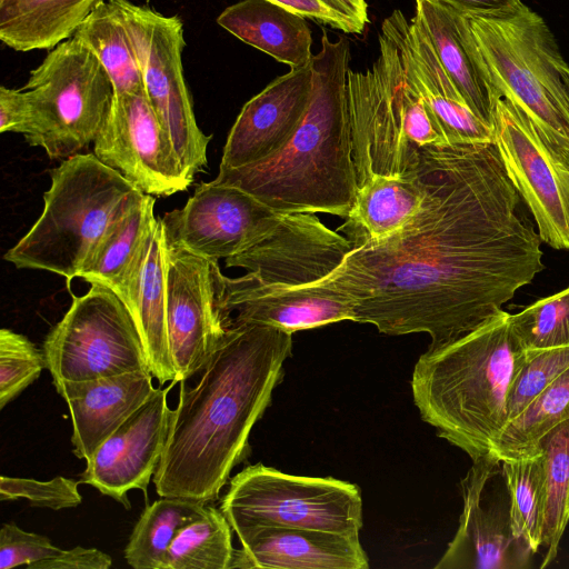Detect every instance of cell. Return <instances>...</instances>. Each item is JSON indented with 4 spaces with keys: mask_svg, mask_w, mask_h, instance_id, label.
I'll use <instances>...</instances> for the list:
<instances>
[{
    "mask_svg": "<svg viewBox=\"0 0 569 569\" xmlns=\"http://www.w3.org/2000/svg\"><path fill=\"white\" fill-rule=\"evenodd\" d=\"M31 111L23 89L0 88V131L29 133Z\"/></svg>",
    "mask_w": 569,
    "mask_h": 569,
    "instance_id": "42",
    "label": "cell"
},
{
    "mask_svg": "<svg viewBox=\"0 0 569 569\" xmlns=\"http://www.w3.org/2000/svg\"><path fill=\"white\" fill-rule=\"evenodd\" d=\"M312 60L272 80L241 109L219 169L247 166L278 152L296 131L312 94Z\"/></svg>",
    "mask_w": 569,
    "mask_h": 569,
    "instance_id": "19",
    "label": "cell"
},
{
    "mask_svg": "<svg viewBox=\"0 0 569 569\" xmlns=\"http://www.w3.org/2000/svg\"><path fill=\"white\" fill-rule=\"evenodd\" d=\"M42 351L52 383L150 372L128 308L101 284L73 296L68 311L44 338Z\"/></svg>",
    "mask_w": 569,
    "mask_h": 569,
    "instance_id": "9",
    "label": "cell"
},
{
    "mask_svg": "<svg viewBox=\"0 0 569 569\" xmlns=\"http://www.w3.org/2000/svg\"><path fill=\"white\" fill-rule=\"evenodd\" d=\"M167 242L160 218L118 293L139 331L150 372L162 386L176 380L167 328ZM176 382V381H174Z\"/></svg>",
    "mask_w": 569,
    "mask_h": 569,
    "instance_id": "23",
    "label": "cell"
},
{
    "mask_svg": "<svg viewBox=\"0 0 569 569\" xmlns=\"http://www.w3.org/2000/svg\"><path fill=\"white\" fill-rule=\"evenodd\" d=\"M292 333L229 322L196 386L179 381L177 407L152 477L159 497L211 502L249 453V436L271 403Z\"/></svg>",
    "mask_w": 569,
    "mask_h": 569,
    "instance_id": "2",
    "label": "cell"
},
{
    "mask_svg": "<svg viewBox=\"0 0 569 569\" xmlns=\"http://www.w3.org/2000/svg\"><path fill=\"white\" fill-rule=\"evenodd\" d=\"M510 495L515 533L536 553L541 546L546 506L545 458L539 453L501 460Z\"/></svg>",
    "mask_w": 569,
    "mask_h": 569,
    "instance_id": "35",
    "label": "cell"
},
{
    "mask_svg": "<svg viewBox=\"0 0 569 569\" xmlns=\"http://www.w3.org/2000/svg\"><path fill=\"white\" fill-rule=\"evenodd\" d=\"M491 124L507 174L531 211L541 241L569 249V170L543 143L526 111L495 89Z\"/></svg>",
    "mask_w": 569,
    "mask_h": 569,
    "instance_id": "11",
    "label": "cell"
},
{
    "mask_svg": "<svg viewBox=\"0 0 569 569\" xmlns=\"http://www.w3.org/2000/svg\"><path fill=\"white\" fill-rule=\"evenodd\" d=\"M60 550L48 537L26 531L14 523H3L0 529V569L29 566Z\"/></svg>",
    "mask_w": 569,
    "mask_h": 569,
    "instance_id": "40",
    "label": "cell"
},
{
    "mask_svg": "<svg viewBox=\"0 0 569 569\" xmlns=\"http://www.w3.org/2000/svg\"><path fill=\"white\" fill-rule=\"evenodd\" d=\"M217 23L291 69L312 60V37L306 18L272 1H239L226 8Z\"/></svg>",
    "mask_w": 569,
    "mask_h": 569,
    "instance_id": "25",
    "label": "cell"
},
{
    "mask_svg": "<svg viewBox=\"0 0 569 569\" xmlns=\"http://www.w3.org/2000/svg\"><path fill=\"white\" fill-rule=\"evenodd\" d=\"M133 48L144 93L186 170L207 166L211 136L199 128L182 68L183 24L148 6L110 0Z\"/></svg>",
    "mask_w": 569,
    "mask_h": 569,
    "instance_id": "10",
    "label": "cell"
},
{
    "mask_svg": "<svg viewBox=\"0 0 569 569\" xmlns=\"http://www.w3.org/2000/svg\"><path fill=\"white\" fill-rule=\"evenodd\" d=\"M511 315L499 311L446 345L428 348L410 380L421 419L471 460L490 452L508 423V398L527 361Z\"/></svg>",
    "mask_w": 569,
    "mask_h": 569,
    "instance_id": "4",
    "label": "cell"
},
{
    "mask_svg": "<svg viewBox=\"0 0 569 569\" xmlns=\"http://www.w3.org/2000/svg\"><path fill=\"white\" fill-rule=\"evenodd\" d=\"M492 88L526 113L569 137L565 59L545 19L522 3L502 16L466 14Z\"/></svg>",
    "mask_w": 569,
    "mask_h": 569,
    "instance_id": "6",
    "label": "cell"
},
{
    "mask_svg": "<svg viewBox=\"0 0 569 569\" xmlns=\"http://www.w3.org/2000/svg\"><path fill=\"white\" fill-rule=\"evenodd\" d=\"M153 196L143 194L106 231L79 277L118 293L139 261L158 219Z\"/></svg>",
    "mask_w": 569,
    "mask_h": 569,
    "instance_id": "29",
    "label": "cell"
},
{
    "mask_svg": "<svg viewBox=\"0 0 569 569\" xmlns=\"http://www.w3.org/2000/svg\"><path fill=\"white\" fill-rule=\"evenodd\" d=\"M80 482L62 476L48 481L1 476L0 500L27 499L32 507L52 510L73 508L82 501L78 490Z\"/></svg>",
    "mask_w": 569,
    "mask_h": 569,
    "instance_id": "39",
    "label": "cell"
},
{
    "mask_svg": "<svg viewBox=\"0 0 569 569\" xmlns=\"http://www.w3.org/2000/svg\"><path fill=\"white\" fill-rule=\"evenodd\" d=\"M380 54L376 60L403 146L418 164L421 151L450 143L431 107L406 73L396 44L379 34Z\"/></svg>",
    "mask_w": 569,
    "mask_h": 569,
    "instance_id": "28",
    "label": "cell"
},
{
    "mask_svg": "<svg viewBox=\"0 0 569 569\" xmlns=\"http://www.w3.org/2000/svg\"><path fill=\"white\" fill-rule=\"evenodd\" d=\"M22 89L31 111L24 139L52 160H66L94 142L114 97L102 64L73 36L52 48Z\"/></svg>",
    "mask_w": 569,
    "mask_h": 569,
    "instance_id": "7",
    "label": "cell"
},
{
    "mask_svg": "<svg viewBox=\"0 0 569 569\" xmlns=\"http://www.w3.org/2000/svg\"><path fill=\"white\" fill-rule=\"evenodd\" d=\"M106 0H0V39L17 51L54 48Z\"/></svg>",
    "mask_w": 569,
    "mask_h": 569,
    "instance_id": "27",
    "label": "cell"
},
{
    "mask_svg": "<svg viewBox=\"0 0 569 569\" xmlns=\"http://www.w3.org/2000/svg\"><path fill=\"white\" fill-rule=\"evenodd\" d=\"M460 487L463 505L459 526L435 568H528L535 552L513 531L501 460L490 452L472 460Z\"/></svg>",
    "mask_w": 569,
    "mask_h": 569,
    "instance_id": "12",
    "label": "cell"
},
{
    "mask_svg": "<svg viewBox=\"0 0 569 569\" xmlns=\"http://www.w3.org/2000/svg\"><path fill=\"white\" fill-rule=\"evenodd\" d=\"M176 383L172 381V385ZM167 388H156L150 398L124 420L87 460L81 482L98 489L130 509L128 492L144 493L153 477L169 432Z\"/></svg>",
    "mask_w": 569,
    "mask_h": 569,
    "instance_id": "17",
    "label": "cell"
},
{
    "mask_svg": "<svg viewBox=\"0 0 569 569\" xmlns=\"http://www.w3.org/2000/svg\"><path fill=\"white\" fill-rule=\"evenodd\" d=\"M425 189L417 169L409 174H375L358 187L352 207L338 232L352 242L379 241L406 226L420 210Z\"/></svg>",
    "mask_w": 569,
    "mask_h": 569,
    "instance_id": "26",
    "label": "cell"
},
{
    "mask_svg": "<svg viewBox=\"0 0 569 569\" xmlns=\"http://www.w3.org/2000/svg\"><path fill=\"white\" fill-rule=\"evenodd\" d=\"M350 42L329 39L312 57V94L302 120L274 154L219 169L214 181L238 187L278 212L346 218L358 190L348 104Z\"/></svg>",
    "mask_w": 569,
    "mask_h": 569,
    "instance_id": "3",
    "label": "cell"
},
{
    "mask_svg": "<svg viewBox=\"0 0 569 569\" xmlns=\"http://www.w3.org/2000/svg\"><path fill=\"white\" fill-rule=\"evenodd\" d=\"M307 19L328 24L345 33L362 31L350 20L329 9L322 0H269Z\"/></svg>",
    "mask_w": 569,
    "mask_h": 569,
    "instance_id": "43",
    "label": "cell"
},
{
    "mask_svg": "<svg viewBox=\"0 0 569 569\" xmlns=\"http://www.w3.org/2000/svg\"><path fill=\"white\" fill-rule=\"evenodd\" d=\"M527 350V349H526ZM569 368V346L527 350L508 398V422Z\"/></svg>",
    "mask_w": 569,
    "mask_h": 569,
    "instance_id": "38",
    "label": "cell"
},
{
    "mask_svg": "<svg viewBox=\"0 0 569 569\" xmlns=\"http://www.w3.org/2000/svg\"><path fill=\"white\" fill-rule=\"evenodd\" d=\"M416 169L425 189L417 214L355 246L318 284L353 302L355 322L425 332L436 348L501 311L545 269L543 252L495 142L426 148Z\"/></svg>",
    "mask_w": 569,
    "mask_h": 569,
    "instance_id": "1",
    "label": "cell"
},
{
    "mask_svg": "<svg viewBox=\"0 0 569 569\" xmlns=\"http://www.w3.org/2000/svg\"><path fill=\"white\" fill-rule=\"evenodd\" d=\"M353 249L312 212H278L270 228L226 267L253 273L266 283L312 286L328 278Z\"/></svg>",
    "mask_w": 569,
    "mask_h": 569,
    "instance_id": "16",
    "label": "cell"
},
{
    "mask_svg": "<svg viewBox=\"0 0 569 569\" xmlns=\"http://www.w3.org/2000/svg\"><path fill=\"white\" fill-rule=\"evenodd\" d=\"M232 531L220 509L206 506L173 539L167 569H230L236 551Z\"/></svg>",
    "mask_w": 569,
    "mask_h": 569,
    "instance_id": "34",
    "label": "cell"
},
{
    "mask_svg": "<svg viewBox=\"0 0 569 569\" xmlns=\"http://www.w3.org/2000/svg\"><path fill=\"white\" fill-rule=\"evenodd\" d=\"M510 319L527 350L569 346V287L533 302Z\"/></svg>",
    "mask_w": 569,
    "mask_h": 569,
    "instance_id": "36",
    "label": "cell"
},
{
    "mask_svg": "<svg viewBox=\"0 0 569 569\" xmlns=\"http://www.w3.org/2000/svg\"><path fill=\"white\" fill-rule=\"evenodd\" d=\"M93 153L146 194L168 197L193 182L144 90L114 94L93 142Z\"/></svg>",
    "mask_w": 569,
    "mask_h": 569,
    "instance_id": "13",
    "label": "cell"
},
{
    "mask_svg": "<svg viewBox=\"0 0 569 569\" xmlns=\"http://www.w3.org/2000/svg\"><path fill=\"white\" fill-rule=\"evenodd\" d=\"M111 557L96 548L74 547L27 566L28 569H109Z\"/></svg>",
    "mask_w": 569,
    "mask_h": 569,
    "instance_id": "41",
    "label": "cell"
},
{
    "mask_svg": "<svg viewBox=\"0 0 569 569\" xmlns=\"http://www.w3.org/2000/svg\"><path fill=\"white\" fill-rule=\"evenodd\" d=\"M207 503L160 497L147 506L137 521L124 558L134 569H167L169 547L179 531L199 518Z\"/></svg>",
    "mask_w": 569,
    "mask_h": 569,
    "instance_id": "30",
    "label": "cell"
},
{
    "mask_svg": "<svg viewBox=\"0 0 569 569\" xmlns=\"http://www.w3.org/2000/svg\"><path fill=\"white\" fill-rule=\"evenodd\" d=\"M230 569H367L359 536L282 526L258 525L234 531Z\"/></svg>",
    "mask_w": 569,
    "mask_h": 569,
    "instance_id": "21",
    "label": "cell"
},
{
    "mask_svg": "<svg viewBox=\"0 0 569 569\" xmlns=\"http://www.w3.org/2000/svg\"><path fill=\"white\" fill-rule=\"evenodd\" d=\"M568 419L569 368L507 423L490 453L500 460L537 455L540 439Z\"/></svg>",
    "mask_w": 569,
    "mask_h": 569,
    "instance_id": "32",
    "label": "cell"
},
{
    "mask_svg": "<svg viewBox=\"0 0 569 569\" xmlns=\"http://www.w3.org/2000/svg\"><path fill=\"white\" fill-rule=\"evenodd\" d=\"M99 60L113 84L114 94L143 91L139 64L128 33L111 3H101L73 34Z\"/></svg>",
    "mask_w": 569,
    "mask_h": 569,
    "instance_id": "31",
    "label": "cell"
},
{
    "mask_svg": "<svg viewBox=\"0 0 569 569\" xmlns=\"http://www.w3.org/2000/svg\"><path fill=\"white\" fill-rule=\"evenodd\" d=\"M332 11L352 21L361 31L369 22L368 6L365 0H322Z\"/></svg>",
    "mask_w": 569,
    "mask_h": 569,
    "instance_id": "46",
    "label": "cell"
},
{
    "mask_svg": "<svg viewBox=\"0 0 569 569\" xmlns=\"http://www.w3.org/2000/svg\"><path fill=\"white\" fill-rule=\"evenodd\" d=\"M416 21L429 37L466 106L491 124L493 88L466 14L436 0H415Z\"/></svg>",
    "mask_w": 569,
    "mask_h": 569,
    "instance_id": "24",
    "label": "cell"
},
{
    "mask_svg": "<svg viewBox=\"0 0 569 569\" xmlns=\"http://www.w3.org/2000/svg\"><path fill=\"white\" fill-rule=\"evenodd\" d=\"M220 510L233 531L270 525L359 536L363 523L356 485L293 476L262 463L250 465L230 479Z\"/></svg>",
    "mask_w": 569,
    "mask_h": 569,
    "instance_id": "8",
    "label": "cell"
},
{
    "mask_svg": "<svg viewBox=\"0 0 569 569\" xmlns=\"http://www.w3.org/2000/svg\"><path fill=\"white\" fill-rule=\"evenodd\" d=\"M533 126L556 159L569 170V137L565 136L549 126L530 118Z\"/></svg>",
    "mask_w": 569,
    "mask_h": 569,
    "instance_id": "45",
    "label": "cell"
},
{
    "mask_svg": "<svg viewBox=\"0 0 569 569\" xmlns=\"http://www.w3.org/2000/svg\"><path fill=\"white\" fill-rule=\"evenodd\" d=\"M223 277L217 260L167 244V328L176 382L198 375L223 336Z\"/></svg>",
    "mask_w": 569,
    "mask_h": 569,
    "instance_id": "14",
    "label": "cell"
},
{
    "mask_svg": "<svg viewBox=\"0 0 569 569\" xmlns=\"http://www.w3.org/2000/svg\"><path fill=\"white\" fill-rule=\"evenodd\" d=\"M277 213L244 190L212 180L160 220L169 247L218 261L256 243Z\"/></svg>",
    "mask_w": 569,
    "mask_h": 569,
    "instance_id": "15",
    "label": "cell"
},
{
    "mask_svg": "<svg viewBox=\"0 0 569 569\" xmlns=\"http://www.w3.org/2000/svg\"><path fill=\"white\" fill-rule=\"evenodd\" d=\"M381 33L396 44L406 73L433 110L450 143L495 142L492 126L466 106L416 21L408 22L402 11L395 10L383 20Z\"/></svg>",
    "mask_w": 569,
    "mask_h": 569,
    "instance_id": "20",
    "label": "cell"
},
{
    "mask_svg": "<svg viewBox=\"0 0 569 569\" xmlns=\"http://www.w3.org/2000/svg\"><path fill=\"white\" fill-rule=\"evenodd\" d=\"M221 307L229 322L264 325L290 333L355 320L353 302L333 288L266 283L251 272L223 277Z\"/></svg>",
    "mask_w": 569,
    "mask_h": 569,
    "instance_id": "18",
    "label": "cell"
},
{
    "mask_svg": "<svg viewBox=\"0 0 569 569\" xmlns=\"http://www.w3.org/2000/svg\"><path fill=\"white\" fill-rule=\"evenodd\" d=\"M152 379L151 372H132L53 383L69 408L71 442L77 458H91L101 443L150 398L156 390Z\"/></svg>",
    "mask_w": 569,
    "mask_h": 569,
    "instance_id": "22",
    "label": "cell"
},
{
    "mask_svg": "<svg viewBox=\"0 0 569 569\" xmlns=\"http://www.w3.org/2000/svg\"><path fill=\"white\" fill-rule=\"evenodd\" d=\"M463 14L502 16L517 10L521 0H436Z\"/></svg>",
    "mask_w": 569,
    "mask_h": 569,
    "instance_id": "44",
    "label": "cell"
},
{
    "mask_svg": "<svg viewBox=\"0 0 569 569\" xmlns=\"http://www.w3.org/2000/svg\"><path fill=\"white\" fill-rule=\"evenodd\" d=\"M46 368L42 349L26 336L0 330V409L37 380Z\"/></svg>",
    "mask_w": 569,
    "mask_h": 569,
    "instance_id": "37",
    "label": "cell"
},
{
    "mask_svg": "<svg viewBox=\"0 0 569 569\" xmlns=\"http://www.w3.org/2000/svg\"><path fill=\"white\" fill-rule=\"evenodd\" d=\"M545 458L546 506L541 546L546 548L540 568L557 557L560 540L569 523V419L547 432L539 441Z\"/></svg>",
    "mask_w": 569,
    "mask_h": 569,
    "instance_id": "33",
    "label": "cell"
},
{
    "mask_svg": "<svg viewBox=\"0 0 569 569\" xmlns=\"http://www.w3.org/2000/svg\"><path fill=\"white\" fill-rule=\"evenodd\" d=\"M559 69H560L561 78H562L565 86L567 88V91L569 93V64L565 61L560 64Z\"/></svg>",
    "mask_w": 569,
    "mask_h": 569,
    "instance_id": "47",
    "label": "cell"
},
{
    "mask_svg": "<svg viewBox=\"0 0 569 569\" xmlns=\"http://www.w3.org/2000/svg\"><path fill=\"white\" fill-rule=\"evenodd\" d=\"M43 209L3 259L18 269L79 277L109 227L143 192L94 153H78L50 170Z\"/></svg>",
    "mask_w": 569,
    "mask_h": 569,
    "instance_id": "5",
    "label": "cell"
}]
</instances>
